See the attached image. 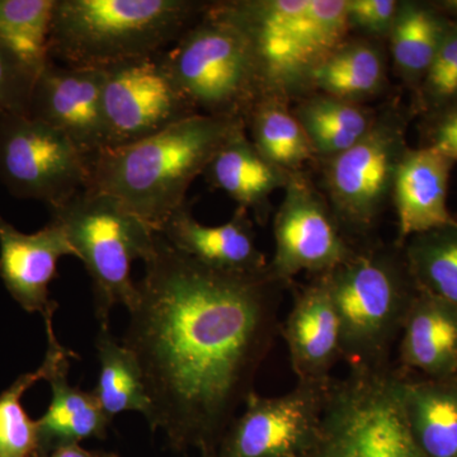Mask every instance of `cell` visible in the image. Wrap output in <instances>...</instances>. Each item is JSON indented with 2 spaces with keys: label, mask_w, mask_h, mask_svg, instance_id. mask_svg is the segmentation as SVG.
<instances>
[{
  "label": "cell",
  "mask_w": 457,
  "mask_h": 457,
  "mask_svg": "<svg viewBox=\"0 0 457 457\" xmlns=\"http://www.w3.org/2000/svg\"><path fill=\"white\" fill-rule=\"evenodd\" d=\"M137 282L123 345L143 370L153 432L177 453L218 451L279 335L286 286L210 269L161 233Z\"/></svg>",
  "instance_id": "1"
},
{
  "label": "cell",
  "mask_w": 457,
  "mask_h": 457,
  "mask_svg": "<svg viewBox=\"0 0 457 457\" xmlns=\"http://www.w3.org/2000/svg\"><path fill=\"white\" fill-rule=\"evenodd\" d=\"M242 120L196 114L144 139L89 158L87 187L116 198L159 233L183 204L196 177Z\"/></svg>",
  "instance_id": "2"
},
{
  "label": "cell",
  "mask_w": 457,
  "mask_h": 457,
  "mask_svg": "<svg viewBox=\"0 0 457 457\" xmlns=\"http://www.w3.org/2000/svg\"><path fill=\"white\" fill-rule=\"evenodd\" d=\"M200 0H56L50 57L78 68H106L170 49L204 16Z\"/></svg>",
  "instance_id": "3"
},
{
  "label": "cell",
  "mask_w": 457,
  "mask_h": 457,
  "mask_svg": "<svg viewBox=\"0 0 457 457\" xmlns=\"http://www.w3.org/2000/svg\"><path fill=\"white\" fill-rule=\"evenodd\" d=\"M326 276L341 324L342 360L350 370L392 366L390 354L418 294L403 246L374 240Z\"/></svg>",
  "instance_id": "4"
},
{
  "label": "cell",
  "mask_w": 457,
  "mask_h": 457,
  "mask_svg": "<svg viewBox=\"0 0 457 457\" xmlns=\"http://www.w3.org/2000/svg\"><path fill=\"white\" fill-rule=\"evenodd\" d=\"M50 213V221L62 228L92 279L99 326H108L114 306L130 309L134 303L132 264L152 255L156 231L116 198L90 189H82Z\"/></svg>",
  "instance_id": "5"
},
{
  "label": "cell",
  "mask_w": 457,
  "mask_h": 457,
  "mask_svg": "<svg viewBox=\"0 0 457 457\" xmlns=\"http://www.w3.org/2000/svg\"><path fill=\"white\" fill-rule=\"evenodd\" d=\"M174 80L198 113L246 121L264 96L245 32L210 2L203 17L163 53Z\"/></svg>",
  "instance_id": "6"
},
{
  "label": "cell",
  "mask_w": 457,
  "mask_h": 457,
  "mask_svg": "<svg viewBox=\"0 0 457 457\" xmlns=\"http://www.w3.org/2000/svg\"><path fill=\"white\" fill-rule=\"evenodd\" d=\"M306 457H426L403 413L398 370H350L345 378H333Z\"/></svg>",
  "instance_id": "7"
},
{
  "label": "cell",
  "mask_w": 457,
  "mask_h": 457,
  "mask_svg": "<svg viewBox=\"0 0 457 457\" xmlns=\"http://www.w3.org/2000/svg\"><path fill=\"white\" fill-rule=\"evenodd\" d=\"M411 108L393 102L378 112L371 130L341 154L324 159L328 203L353 245L374 242L372 233L392 201L394 179L407 152Z\"/></svg>",
  "instance_id": "8"
},
{
  "label": "cell",
  "mask_w": 457,
  "mask_h": 457,
  "mask_svg": "<svg viewBox=\"0 0 457 457\" xmlns=\"http://www.w3.org/2000/svg\"><path fill=\"white\" fill-rule=\"evenodd\" d=\"M0 179L14 197L53 209L87 187L89 156L47 123L0 113Z\"/></svg>",
  "instance_id": "9"
},
{
  "label": "cell",
  "mask_w": 457,
  "mask_h": 457,
  "mask_svg": "<svg viewBox=\"0 0 457 457\" xmlns=\"http://www.w3.org/2000/svg\"><path fill=\"white\" fill-rule=\"evenodd\" d=\"M284 192L273 219L275 253L267 272L290 288L300 273L314 278L347 263L360 246L345 236L327 197L305 170L291 174Z\"/></svg>",
  "instance_id": "10"
},
{
  "label": "cell",
  "mask_w": 457,
  "mask_h": 457,
  "mask_svg": "<svg viewBox=\"0 0 457 457\" xmlns=\"http://www.w3.org/2000/svg\"><path fill=\"white\" fill-rule=\"evenodd\" d=\"M108 147L126 145L196 116L163 53L102 68Z\"/></svg>",
  "instance_id": "11"
},
{
  "label": "cell",
  "mask_w": 457,
  "mask_h": 457,
  "mask_svg": "<svg viewBox=\"0 0 457 457\" xmlns=\"http://www.w3.org/2000/svg\"><path fill=\"white\" fill-rule=\"evenodd\" d=\"M329 385L296 384L273 398L252 393L245 411L221 438L218 457L308 456L317 442Z\"/></svg>",
  "instance_id": "12"
},
{
  "label": "cell",
  "mask_w": 457,
  "mask_h": 457,
  "mask_svg": "<svg viewBox=\"0 0 457 457\" xmlns=\"http://www.w3.org/2000/svg\"><path fill=\"white\" fill-rule=\"evenodd\" d=\"M216 4L248 38L264 95L279 96L291 104L308 95L299 50L309 0H230Z\"/></svg>",
  "instance_id": "13"
},
{
  "label": "cell",
  "mask_w": 457,
  "mask_h": 457,
  "mask_svg": "<svg viewBox=\"0 0 457 457\" xmlns=\"http://www.w3.org/2000/svg\"><path fill=\"white\" fill-rule=\"evenodd\" d=\"M104 86V69L51 59L33 84L29 116L62 131L90 158L108 147Z\"/></svg>",
  "instance_id": "14"
},
{
  "label": "cell",
  "mask_w": 457,
  "mask_h": 457,
  "mask_svg": "<svg viewBox=\"0 0 457 457\" xmlns=\"http://www.w3.org/2000/svg\"><path fill=\"white\" fill-rule=\"evenodd\" d=\"M297 384L326 387L342 360L341 324L327 276H314L295 293L293 306L279 327Z\"/></svg>",
  "instance_id": "15"
},
{
  "label": "cell",
  "mask_w": 457,
  "mask_h": 457,
  "mask_svg": "<svg viewBox=\"0 0 457 457\" xmlns=\"http://www.w3.org/2000/svg\"><path fill=\"white\" fill-rule=\"evenodd\" d=\"M75 254L62 228L50 221L25 234L0 215V278L8 293L27 312H40L53 321L57 303L50 299L60 258Z\"/></svg>",
  "instance_id": "16"
},
{
  "label": "cell",
  "mask_w": 457,
  "mask_h": 457,
  "mask_svg": "<svg viewBox=\"0 0 457 457\" xmlns=\"http://www.w3.org/2000/svg\"><path fill=\"white\" fill-rule=\"evenodd\" d=\"M451 159L432 147H408L394 179L392 203L398 219L395 243L404 246L411 237L442 228H457L450 212Z\"/></svg>",
  "instance_id": "17"
},
{
  "label": "cell",
  "mask_w": 457,
  "mask_h": 457,
  "mask_svg": "<svg viewBox=\"0 0 457 457\" xmlns=\"http://www.w3.org/2000/svg\"><path fill=\"white\" fill-rule=\"evenodd\" d=\"M159 233L180 253L210 267L234 273H262L269 261L258 248L253 220L237 207L230 220L218 227L201 224L183 204L165 221Z\"/></svg>",
  "instance_id": "18"
},
{
  "label": "cell",
  "mask_w": 457,
  "mask_h": 457,
  "mask_svg": "<svg viewBox=\"0 0 457 457\" xmlns=\"http://www.w3.org/2000/svg\"><path fill=\"white\" fill-rule=\"evenodd\" d=\"M291 174L261 155L249 139L245 125L228 137L204 171L212 187L227 194L237 207L253 212L260 225L269 220L270 196L278 189H285Z\"/></svg>",
  "instance_id": "19"
},
{
  "label": "cell",
  "mask_w": 457,
  "mask_h": 457,
  "mask_svg": "<svg viewBox=\"0 0 457 457\" xmlns=\"http://www.w3.org/2000/svg\"><path fill=\"white\" fill-rule=\"evenodd\" d=\"M399 371L442 380L457 375V309L418 290L399 338Z\"/></svg>",
  "instance_id": "20"
},
{
  "label": "cell",
  "mask_w": 457,
  "mask_h": 457,
  "mask_svg": "<svg viewBox=\"0 0 457 457\" xmlns=\"http://www.w3.org/2000/svg\"><path fill=\"white\" fill-rule=\"evenodd\" d=\"M73 357H77L74 352L62 357L47 378L53 396L46 413L36 420L35 457L77 446L89 438H106L108 427L112 423L92 392H83L69 384L68 372Z\"/></svg>",
  "instance_id": "21"
},
{
  "label": "cell",
  "mask_w": 457,
  "mask_h": 457,
  "mask_svg": "<svg viewBox=\"0 0 457 457\" xmlns=\"http://www.w3.org/2000/svg\"><path fill=\"white\" fill-rule=\"evenodd\" d=\"M398 393L409 431L425 456L457 457V375L433 380L398 370Z\"/></svg>",
  "instance_id": "22"
},
{
  "label": "cell",
  "mask_w": 457,
  "mask_h": 457,
  "mask_svg": "<svg viewBox=\"0 0 457 457\" xmlns=\"http://www.w3.org/2000/svg\"><path fill=\"white\" fill-rule=\"evenodd\" d=\"M386 83V57L381 42L348 37L312 71L309 93L362 104L381 95Z\"/></svg>",
  "instance_id": "23"
},
{
  "label": "cell",
  "mask_w": 457,
  "mask_h": 457,
  "mask_svg": "<svg viewBox=\"0 0 457 457\" xmlns=\"http://www.w3.org/2000/svg\"><path fill=\"white\" fill-rule=\"evenodd\" d=\"M451 23L435 2H400L387 42L394 71L411 92L416 93L425 79Z\"/></svg>",
  "instance_id": "24"
},
{
  "label": "cell",
  "mask_w": 457,
  "mask_h": 457,
  "mask_svg": "<svg viewBox=\"0 0 457 457\" xmlns=\"http://www.w3.org/2000/svg\"><path fill=\"white\" fill-rule=\"evenodd\" d=\"M293 111L319 161L353 146L371 130L378 116L362 104L323 93H309L297 99Z\"/></svg>",
  "instance_id": "25"
},
{
  "label": "cell",
  "mask_w": 457,
  "mask_h": 457,
  "mask_svg": "<svg viewBox=\"0 0 457 457\" xmlns=\"http://www.w3.org/2000/svg\"><path fill=\"white\" fill-rule=\"evenodd\" d=\"M249 139L264 159L282 170L296 173L317 161L314 150L293 104L275 95H264L252 108L245 121Z\"/></svg>",
  "instance_id": "26"
},
{
  "label": "cell",
  "mask_w": 457,
  "mask_h": 457,
  "mask_svg": "<svg viewBox=\"0 0 457 457\" xmlns=\"http://www.w3.org/2000/svg\"><path fill=\"white\" fill-rule=\"evenodd\" d=\"M96 348L101 369L92 393L102 411L111 420L125 411H137L147 420L152 403L137 356L116 341L110 326H99Z\"/></svg>",
  "instance_id": "27"
},
{
  "label": "cell",
  "mask_w": 457,
  "mask_h": 457,
  "mask_svg": "<svg viewBox=\"0 0 457 457\" xmlns=\"http://www.w3.org/2000/svg\"><path fill=\"white\" fill-rule=\"evenodd\" d=\"M47 352L37 370L21 375L0 394V457H35L37 449L36 422L22 405L23 394L40 380H47L57 362L73 353L57 341L53 324L46 326Z\"/></svg>",
  "instance_id": "28"
},
{
  "label": "cell",
  "mask_w": 457,
  "mask_h": 457,
  "mask_svg": "<svg viewBox=\"0 0 457 457\" xmlns=\"http://www.w3.org/2000/svg\"><path fill=\"white\" fill-rule=\"evenodd\" d=\"M56 0H0V40L37 77L50 62Z\"/></svg>",
  "instance_id": "29"
},
{
  "label": "cell",
  "mask_w": 457,
  "mask_h": 457,
  "mask_svg": "<svg viewBox=\"0 0 457 457\" xmlns=\"http://www.w3.org/2000/svg\"><path fill=\"white\" fill-rule=\"evenodd\" d=\"M403 251L418 290L457 309V228L411 237Z\"/></svg>",
  "instance_id": "30"
},
{
  "label": "cell",
  "mask_w": 457,
  "mask_h": 457,
  "mask_svg": "<svg viewBox=\"0 0 457 457\" xmlns=\"http://www.w3.org/2000/svg\"><path fill=\"white\" fill-rule=\"evenodd\" d=\"M457 98V21H453L428 73L416 93L413 116L435 112Z\"/></svg>",
  "instance_id": "31"
},
{
  "label": "cell",
  "mask_w": 457,
  "mask_h": 457,
  "mask_svg": "<svg viewBox=\"0 0 457 457\" xmlns=\"http://www.w3.org/2000/svg\"><path fill=\"white\" fill-rule=\"evenodd\" d=\"M36 78L0 40V113L29 116Z\"/></svg>",
  "instance_id": "32"
},
{
  "label": "cell",
  "mask_w": 457,
  "mask_h": 457,
  "mask_svg": "<svg viewBox=\"0 0 457 457\" xmlns=\"http://www.w3.org/2000/svg\"><path fill=\"white\" fill-rule=\"evenodd\" d=\"M399 7L400 0H347L348 26L362 37L378 42L387 40Z\"/></svg>",
  "instance_id": "33"
},
{
  "label": "cell",
  "mask_w": 457,
  "mask_h": 457,
  "mask_svg": "<svg viewBox=\"0 0 457 457\" xmlns=\"http://www.w3.org/2000/svg\"><path fill=\"white\" fill-rule=\"evenodd\" d=\"M432 147L457 164V98L420 117V145Z\"/></svg>",
  "instance_id": "34"
},
{
  "label": "cell",
  "mask_w": 457,
  "mask_h": 457,
  "mask_svg": "<svg viewBox=\"0 0 457 457\" xmlns=\"http://www.w3.org/2000/svg\"><path fill=\"white\" fill-rule=\"evenodd\" d=\"M38 457H104V453H93V451L83 449L80 445H77V446L62 447L49 455Z\"/></svg>",
  "instance_id": "35"
},
{
  "label": "cell",
  "mask_w": 457,
  "mask_h": 457,
  "mask_svg": "<svg viewBox=\"0 0 457 457\" xmlns=\"http://www.w3.org/2000/svg\"><path fill=\"white\" fill-rule=\"evenodd\" d=\"M435 4L450 20L457 21V0H438Z\"/></svg>",
  "instance_id": "36"
},
{
  "label": "cell",
  "mask_w": 457,
  "mask_h": 457,
  "mask_svg": "<svg viewBox=\"0 0 457 457\" xmlns=\"http://www.w3.org/2000/svg\"><path fill=\"white\" fill-rule=\"evenodd\" d=\"M201 453V457H218V451H203Z\"/></svg>",
  "instance_id": "37"
},
{
  "label": "cell",
  "mask_w": 457,
  "mask_h": 457,
  "mask_svg": "<svg viewBox=\"0 0 457 457\" xmlns=\"http://www.w3.org/2000/svg\"><path fill=\"white\" fill-rule=\"evenodd\" d=\"M104 457H119L116 453H104Z\"/></svg>",
  "instance_id": "38"
}]
</instances>
